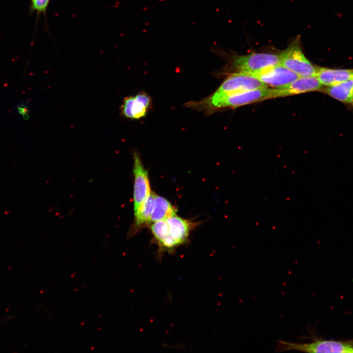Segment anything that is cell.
I'll use <instances>...</instances> for the list:
<instances>
[{"label":"cell","instance_id":"6da1fadb","mask_svg":"<svg viewBox=\"0 0 353 353\" xmlns=\"http://www.w3.org/2000/svg\"><path fill=\"white\" fill-rule=\"evenodd\" d=\"M268 87L267 85L255 77L243 73L234 72L229 75L211 95L200 101L189 102L188 106L202 110L227 95Z\"/></svg>","mask_w":353,"mask_h":353},{"label":"cell","instance_id":"7a4b0ae2","mask_svg":"<svg viewBox=\"0 0 353 353\" xmlns=\"http://www.w3.org/2000/svg\"><path fill=\"white\" fill-rule=\"evenodd\" d=\"M275 349L277 352L297 351L306 353H353V340L337 341L320 338L308 343L278 340Z\"/></svg>","mask_w":353,"mask_h":353},{"label":"cell","instance_id":"3957f363","mask_svg":"<svg viewBox=\"0 0 353 353\" xmlns=\"http://www.w3.org/2000/svg\"><path fill=\"white\" fill-rule=\"evenodd\" d=\"M279 55V64L294 72L299 77L315 76V66L303 54L299 37L295 38Z\"/></svg>","mask_w":353,"mask_h":353},{"label":"cell","instance_id":"277c9868","mask_svg":"<svg viewBox=\"0 0 353 353\" xmlns=\"http://www.w3.org/2000/svg\"><path fill=\"white\" fill-rule=\"evenodd\" d=\"M168 226V234L162 246L158 249V256L164 252H173L176 247L188 240L191 230L197 223L178 217L176 214L165 219Z\"/></svg>","mask_w":353,"mask_h":353},{"label":"cell","instance_id":"5b68a950","mask_svg":"<svg viewBox=\"0 0 353 353\" xmlns=\"http://www.w3.org/2000/svg\"><path fill=\"white\" fill-rule=\"evenodd\" d=\"M278 64H279V54L254 52L234 56L230 67L235 72L251 73Z\"/></svg>","mask_w":353,"mask_h":353},{"label":"cell","instance_id":"8992f818","mask_svg":"<svg viewBox=\"0 0 353 353\" xmlns=\"http://www.w3.org/2000/svg\"><path fill=\"white\" fill-rule=\"evenodd\" d=\"M270 88L254 89L227 95L202 110L212 112L225 108H236L249 103L267 100Z\"/></svg>","mask_w":353,"mask_h":353},{"label":"cell","instance_id":"52a82bcc","mask_svg":"<svg viewBox=\"0 0 353 353\" xmlns=\"http://www.w3.org/2000/svg\"><path fill=\"white\" fill-rule=\"evenodd\" d=\"M134 176V212L137 210L150 195L151 190L148 171L144 167L139 153H133Z\"/></svg>","mask_w":353,"mask_h":353},{"label":"cell","instance_id":"ba28073f","mask_svg":"<svg viewBox=\"0 0 353 353\" xmlns=\"http://www.w3.org/2000/svg\"><path fill=\"white\" fill-rule=\"evenodd\" d=\"M245 74L256 78L268 86L272 87L273 88L287 85L299 77L297 74L280 64L259 71Z\"/></svg>","mask_w":353,"mask_h":353},{"label":"cell","instance_id":"9c48e42d","mask_svg":"<svg viewBox=\"0 0 353 353\" xmlns=\"http://www.w3.org/2000/svg\"><path fill=\"white\" fill-rule=\"evenodd\" d=\"M324 87L316 76L299 77L285 86L270 88L268 99L320 91Z\"/></svg>","mask_w":353,"mask_h":353},{"label":"cell","instance_id":"30bf717a","mask_svg":"<svg viewBox=\"0 0 353 353\" xmlns=\"http://www.w3.org/2000/svg\"><path fill=\"white\" fill-rule=\"evenodd\" d=\"M151 97L144 92L126 97L121 106L122 115L127 118L139 119L144 117L151 106Z\"/></svg>","mask_w":353,"mask_h":353},{"label":"cell","instance_id":"8fae6325","mask_svg":"<svg viewBox=\"0 0 353 353\" xmlns=\"http://www.w3.org/2000/svg\"><path fill=\"white\" fill-rule=\"evenodd\" d=\"M315 76L324 86H329L353 79V69H331L317 66Z\"/></svg>","mask_w":353,"mask_h":353},{"label":"cell","instance_id":"7c38bea8","mask_svg":"<svg viewBox=\"0 0 353 353\" xmlns=\"http://www.w3.org/2000/svg\"><path fill=\"white\" fill-rule=\"evenodd\" d=\"M155 193L152 192L141 207L134 211V220L128 232L130 237L136 234L142 228L151 224V217L152 212Z\"/></svg>","mask_w":353,"mask_h":353},{"label":"cell","instance_id":"4fadbf2b","mask_svg":"<svg viewBox=\"0 0 353 353\" xmlns=\"http://www.w3.org/2000/svg\"><path fill=\"white\" fill-rule=\"evenodd\" d=\"M321 91L341 102L353 103V79L335 85L324 87Z\"/></svg>","mask_w":353,"mask_h":353},{"label":"cell","instance_id":"5bb4252c","mask_svg":"<svg viewBox=\"0 0 353 353\" xmlns=\"http://www.w3.org/2000/svg\"><path fill=\"white\" fill-rule=\"evenodd\" d=\"M176 214V209L165 198L155 194L151 224L165 220Z\"/></svg>","mask_w":353,"mask_h":353},{"label":"cell","instance_id":"9a60e30c","mask_svg":"<svg viewBox=\"0 0 353 353\" xmlns=\"http://www.w3.org/2000/svg\"><path fill=\"white\" fill-rule=\"evenodd\" d=\"M50 0H34L31 1L30 11L36 12L37 15L41 13L46 15L47 9Z\"/></svg>","mask_w":353,"mask_h":353},{"label":"cell","instance_id":"2e32d148","mask_svg":"<svg viewBox=\"0 0 353 353\" xmlns=\"http://www.w3.org/2000/svg\"><path fill=\"white\" fill-rule=\"evenodd\" d=\"M19 113L22 115L24 118H28V109L27 106L24 104L20 105L17 107Z\"/></svg>","mask_w":353,"mask_h":353},{"label":"cell","instance_id":"e0dca14e","mask_svg":"<svg viewBox=\"0 0 353 353\" xmlns=\"http://www.w3.org/2000/svg\"><path fill=\"white\" fill-rule=\"evenodd\" d=\"M31 0V1H33V0Z\"/></svg>","mask_w":353,"mask_h":353},{"label":"cell","instance_id":"ac0fdd59","mask_svg":"<svg viewBox=\"0 0 353 353\" xmlns=\"http://www.w3.org/2000/svg\"><path fill=\"white\" fill-rule=\"evenodd\" d=\"M352 104H353V103Z\"/></svg>","mask_w":353,"mask_h":353}]
</instances>
